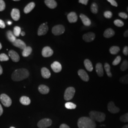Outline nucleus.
Here are the masks:
<instances>
[{
  "mask_svg": "<svg viewBox=\"0 0 128 128\" xmlns=\"http://www.w3.org/2000/svg\"><path fill=\"white\" fill-rule=\"evenodd\" d=\"M29 72L25 68H20L15 70L12 75L14 81H20L27 78L29 76Z\"/></svg>",
  "mask_w": 128,
  "mask_h": 128,
  "instance_id": "obj_1",
  "label": "nucleus"
},
{
  "mask_svg": "<svg viewBox=\"0 0 128 128\" xmlns=\"http://www.w3.org/2000/svg\"><path fill=\"white\" fill-rule=\"evenodd\" d=\"M78 126L79 128H96V122L90 117H82L78 120Z\"/></svg>",
  "mask_w": 128,
  "mask_h": 128,
  "instance_id": "obj_2",
  "label": "nucleus"
},
{
  "mask_svg": "<svg viewBox=\"0 0 128 128\" xmlns=\"http://www.w3.org/2000/svg\"><path fill=\"white\" fill-rule=\"evenodd\" d=\"M90 118L93 120L102 122L104 121L106 115L104 112L96 110H92L89 112Z\"/></svg>",
  "mask_w": 128,
  "mask_h": 128,
  "instance_id": "obj_3",
  "label": "nucleus"
},
{
  "mask_svg": "<svg viewBox=\"0 0 128 128\" xmlns=\"http://www.w3.org/2000/svg\"><path fill=\"white\" fill-rule=\"evenodd\" d=\"M76 92L75 89L73 87H69L66 89L64 94V99L66 101H70L73 99Z\"/></svg>",
  "mask_w": 128,
  "mask_h": 128,
  "instance_id": "obj_4",
  "label": "nucleus"
},
{
  "mask_svg": "<svg viewBox=\"0 0 128 128\" xmlns=\"http://www.w3.org/2000/svg\"><path fill=\"white\" fill-rule=\"evenodd\" d=\"M0 100L2 104L6 107H9L12 105V101L11 99L6 94H3L0 96Z\"/></svg>",
  "mask_w": 128,
  "mask_h": 128,
  "instance_id": "obj_5",
  "label": "nucleus"
},
{
  "mask_svg": "<svg viewBox=\"0 0 128 128\" xmlns=\"http://www.w3.org/2000/svg\"><path fill=\"white\" fill-rule=\"evenodd\" d=\"M52 123L51 120L45 118L40 120L38 123L37 126L39 128H46L51 126Z\"/></svg>",
  "mask_w": 128,
  "mask_h": 128,
  "instance_id": "obj_6",
  "label": "nucleus"
},
{
  "mask_svg": "<svg viewBox=\"0 0 128 128\" xmlns=\"http://www.w3.org/2000/svg\"><path fill=\"white\" fill-rule=\"evenodd\" d=\"M65 28L62 25H58L53 27L52 29V33L56 36L60 35L64 33Z\"/></svg>",
  "mask_w": 128,
  "mask_h": 128,
  "instance_id": "obj_7",
  "label": "nucleus"
},
{
  "mask_svg": "<svg viewBox=\"0 0 128 128\" xmlns=\"http://www.w3.org/2000/svg\"><path fill=\"white\" fill-rule=\"evenodd\" d=\"M107 108L108 111L113 114H117L119 112L120 110V108L115 105L114 102L113 101H110L108 103Z\"/></svg>",
  "mask_w": 128,
  "mask_h": 128,
  "instance_id": "obj_8",
  "label": "nucleus"
},
{
  "mask_svg": "<svg viewBox=\"0 0 128 128\" xmlns=\"http://www.w3.org/2000/svg\"><path fill=\"white\" fill-rule=\"evenodd\" d=\"M96 38V35L92 32H88L82 36V39L84 41L87 42H90L94 41Z\"/></svg>",
  "mask_w": 128,
  "mask_h": 128,
  "instance_id": "obj_9",
  "label": "nucleus"
},
{
  "mask_svg": "<svg viewBox=\"0 0 128 128\" xmlns=\"http://www.w3.org/2000/svg\"><path fill=\"white\" fill-rule=\"evenodd\" d=\"M48 27L45 23H43L38 28V35L40 36L44 35L46 34L48 32Z\"/></svg>",
  "mask_w": 128,
  "mask_h": 128,
  "instance_id": "obj_10",
  "label": "nucleus"
},
{
  "mask_svg": "<svg viewBox=\"0 0 128 128\" xmlns=\"http://www.w3.org/2000/svg\"><path fill=\"white\" fill-rule=\"evenodd\" d=\"M53 53V50L50 46H45L42 50V55L44 58H48L52 56Z\"/></svg>",
  "mask_w": 128,
  "mask_h": 128,
  "instance_id": "obj_11",
  "label": "nucleus"
},
{
  "mask_svg": "<svg viewBox=\"0 0 128 128\" xmlns=\"http://www.w3.org/2000/svg\"><path fill=\"white\" fill-rule=\"evenodd\" d=\"M78 74L81 79L84 82H88L89 80V77L85 70L80 69L78 71Z\"/></svg>",
  "mask_w": 128,
  "mask_h": 128,
  "instance_id": "obj_12",
  "label": "nucleus"
},
{
  "mask_svg": "<svg viewBox=\"0 0 128 128\" xmlns=\"http://www.w3.org/2000/svg\"><path fill=\"white\" fill-rule=\"evenodd\" d=\"M51 68L55 73H59L62 70L61 64L57 61H55L51 64Z\"/></svg>",
  "mask_w": 128,
  "mask_h": 128,
  "instance_id": "obj_13",
  "label": "nucleus"
},
{
  "mask_svg": "<svg viewBox=\"0 0 128 128\" xmlns=\"http://www.w3.org/2000/svg\"><path fill=\"white\" fill-rule=\"evenodd\" d=\"M68 20L70 23H75L77 22L78 15L74 12H71L67 16Z\"/></svg>",
  "mask_w": 128,
  "mask_h": 128,
  "instance_id": "obj_14",
  "label": "nucleus"
},
{
  "mask_svg": "<svg viewBox=\"0 0 128 128\" xmlns=\"http://www.w3.org/2000/svg\"><path fill=\"white\" fill-rule=\"evenodd\" d=\"M9 55L12 60L14 62H17L20 60L18 54L15 51L11 50L9 52Z\"/></svg>",
  "mask_w": 128,
  "mask_h": 128,
  "instance_id": "obj_15",
  "label": "nucleus"
},
{
  "mask_svg": "<svg viewBox=\"0 0 128 128\" xmlns=\"http://www.w3.org/2000/svg\"><path fill=\"white\" fill-rule=\"evenodd\" d=\"M14 46L22 50H24L26 47V45L24 41L20 40V39H16V40L12 43Z\"/></svg>",
  "mask_w": 128,
  "mask_h": 128,
  "instance_id": "obj_16",
  "label": "nucleus"
},
{
  "mask_svg": "<svg viewBox=\"0 0 128 128\" xmlns=\"http://www.w3.org/2000/svg\"><path fill=\"white\" fill-rule=\"evenodd\" d=\"M12 18L15 21H18L20 18V12L17 9H13L11 12Z\"/></svg>",
  "mask_w": 128,
  "mask_h": 128,
  "instance_id": "obj_17",
  "label": "nucleus"
},
{
  "mask_svg": "<svg viewBox=\"0 0 128 128\" xmlns=\"http://www.w3.org/2000/svg\"><path fill=\"white\" fill-rule=\"evenodd\" d=\"M80 18L82 20V23L86 26H89L91 24V20L87 17L86 15L83 14H81L80 15Z\"/></svg>",
  "mask_w": 128,
  "mask_h": 128,
  "instance_id": "obj_18",
  "label": "nucleus"
},
{
  "mask_svg": "<svg viewBox=\"0 0 128 128\" xmlns=\"http://www.w3.org/2000/svg\"><path fill=\"white\" fill-rule=\"evenodd\" d=\"M96 69L97 74L99 77H102L104 76V69L102 67V65L101 63H98L96 64Z\"/></svg>",
  "mask_w": 128,
  "mask_h": 128,
  "instance_id": "obj_19",
  "label": "nucleus"
},
{
  "mask_svg": "<svg viewBox=\"0 0 128 128\" xmlns=\"http://www.w3.org/2000/svg\"><path fill=\"white\" fill-rule=\"evenodd\" d=\"M114 30L112 28H107L104 33V36L106 38H110L114 36L115 35Z\"/></svg>",
  "mask_w": 128,
  "mask_h": 128,
  "instance_id": "obj_20",
  "label": "nucleus"
},
{
  "mask_svg": "<svg viewBox=\"0 0 128 128\" xmlns=\"http://www.w3.org/2000/svg\"><path fill=\"white\" fill-rule=\"evenodd\" d=\"M46 5L50 9H55L57 6V3L54 0H45L44 1Z\"/></svg>",
  "mask_w": 128,
  "mask_h": 128,
  "instance_id": "obj_21",
  "label": "nucleus"
},
{
  "mask_svg": "<svg viewBox=\"0 0 128 128\" xmlns=\"http://www.w3.org/2000/svg\"><path fill=\"white\" fill-rule=\"evenodd\" d=\"M41 75L45 79H48L50 77L51 73L50 70L46 68H43L41 70Z\"/></svg>",
  "mask_w": 128,
  "mask_h": 128,
  "instance_id": "obj_22",
  "label": "nucleus"
},
{
  "mask_svg": "<svg viewBox=\"0 0 128 128\" xmlns=\"http://www.w3.org/2000/svg\"><path fill=\"white\" fill-rule=\"evenodd\" d=\"M38 91L43 94H48L50 92V88L45 85L41 84L40 85L38 88Z\"/></svg>",
  "mask_w": 128,
  "mask_h": 128,
  "instance_id": "obj_23",
  "label": "nucleus"
},
{
  "mask_svg": "<svg viewBox=\"0 0 128 128\" xmlns=\"http://www.w3.org/2000/svg\"><path fill=\"white\" fill-rule=\"evenodd\" d=\"M35 6V4L34 2H31L25 7L24 9V12L26 14H28L34 8Z\"/></svg>",
  "mask_w": 128,
  "mask_h": 128,
  "instance_id": "obj_24",
  "label": "nucleus"
},
{
  "mask_svg": "<svg viewBox=\"0 0 128 128\" xmlns=\"http://www.w3.org/2000/svg\"><path fill=\"white\" fill-rule=\"evenodd\" d=\"M84 65L87 71L92 72L93 70V66L91 61L90 60L86 59L84 61Z\"/></svg>",
  "mask_w": 128,
  "mask_h": 128,
  "instance_id": "obj_25",
  "label": "nucleus"
},
{
  "mask_svg": "<svg viewBox=\"0 0 128 128\" xmlns=\"http://www.w3.org/2000/svg\"><path fill=\"white\" fill-rule=\"evenodd\" d=\"M20 101L22 104L24 105H29L31 102L30 99L28 97L25 96L21 97L20 99Z\"/></svg>",
  "mask_w": 128,
  "mask_h": 128,
  "instance_id": "obj_26",
  "label": "nucleus"
},
{
  "mask_svg": "<svg viewBox=\"0 0 128 128\" xmlns=\"http://www.w3.org/2000/svg\"><path fill=\"white\" fill-rule=\"evenodd\" d=\"M6 35H7V37L8 40L10 42L13 43L16 40V38L14 36V33L12 31H10V30L7 31L6 33Z\"/></svg>",
  "mask_w": 128,
  "mask_h": 128,
  "instance_id": "obj_27",
  "label": "nucleus"
},
{
  "mask_svg": "<svg viewBox=\"0 0 128 128\" xmlns=\"http://www.w3.org/2000/svg\"><path fill=\"white\" fill-rule=\"evenodd\" d=\"M32 51V48L30 46H27L24 50H23L22 55L24 57H27L30 55Z\"/></svg>",
  "mask_w": 128,
  "mask_h": 128,
  "instance_id": "obj_28",
  "label": "nucleus"
},
{
  "mask_svg": "<svg viewBox=\"0 0 128 128\" xmlns=\"http://www.w3.org/2000/svg\"><path fill=\"white\" fill-rule=\"evenodd\" d=\"M120 50V48L118 46H112L110 48L109 51L112 55H116L118 53Z\"/></svg>",
  "mask_w": 128,
  "mask_h": 128,
  "instance_id": "obj_29",
  "label": "nucleus"
},
{
  "mask_svg": "<svg viewBox=\"0 0 128 128\" xmlns=\"http://www.w3.org/2000/svg\"><path fill=\"white\" fill-rule=\"evenodd\" d=\"M104 68L109 78H111L112 76V74L110 72V64L107 63H105Z\"/></svg>",
  "mask_w": 128,
  "mask_h": 128,
  "instance_id": "obj_30",
  "label": "nucleus"
},
{
  "mask_svg": "<svg viewBox=\"0 0 128 128\" xmlns=\"http://www.w3.org/2000/svg\"><path fill=\"white\" fill-rule=\"evenodd\" d=\"M91 10L94 14H96L98 12V6L96 2H93L91 5Z\"/></svg>",
  "mask_w": 128,
  "mask_h": 128,
  "instance_id": "obj_31",
  "label": "nucleus"
},
{
  "mask_svg": "<svg viewBox=\"0 0 128 128\" xmlns=\"http://www.w3.org/2000/svg\"><path fill=\"white\" fill-rule=\"evenodd\" d=\"M128 68V61L126 60H125L121 64L120 66V69L122 71H126Z\"/></svg>",
  "mask_w": 128,
  "mask_h": 128,
  "instance_id": "obj_32",
  "label": "nucleus"
},
{
  "mask_svg": "<svg viewBox=\"0 0 128 128\" xmlns=\"http://www.w3.org/2000/svg\"><path fill=\"white\" fill-rule=\"evenodd\" d=\"M21 28L18 26H15L14 28V34L15 37H18L20 35Z\"/></svg>",
  "mask_w": 128,
  "mask_h": 128,
  "instance_id": "obj_33",
  "label": "nucleus"
},
{
  "mask_svg": "<svg viewBox=\"0 0 128 128\" xmlns=\"http://www.w3.org/2000/svg\"><path fill=\"white\" fill-rule=\"evenodd\" d=\"M65 107L68 109H74L76 107V105L71 102H68L65 104Z\"/></svg>",
  "mask_w": 128,
  "mask_h": 128,
  "instance_id": "obj_34",
  "label": "nucleus"
},
{
  "mask_svg": "<svg viewBox=\"0 0 128 128\" xmlns=\"http://www.w3.org/2000/svg\"><path fill=\"white\" fill-rule=\"evenodd\" d=\"M119 81L123 84H128V74L120 78Z\"/></svg>",
  "mask_w": 128,
  "mask_h": 128,
  "instance_id": "obj_35",
  "label": "nucleus"
},
{
  "mask_svg": "<svg viewBox=\"0 0 128 128\" xmlns=\"http://www.w3.org/2000/svg\"><path fill=\"white\" fill-rule=\"evenodd\" d=\"M120 120L121 122H128V112L121 116L120 118Z\"/></svg>",
  "mask_w": 128,
  "mask_h": 128,
  "instance_id": "obj_36",
  "label": "nucleus"
},
{
  "mask_svg": "<svg viewBox=\"0 0 128 128\" xmlns=\"http://www.w3.org/2000/svg\"><path fill=\"white\" fill-rule=\"evenodd\" d=\"M114 24L115 25L118 27H122L124 26V22L120 20H116L114 21Z\"/></svg>",
  "mask_w": 128,
  "mask_h": 128,
  "instance_id": "obj_37",
  "label": "nucleus"
},
{
  "mask_svg": "<svg viewBox=\"0 0 128 128\" xmlns=\"http://www.w3.org/2000/svg\"><path fill=\"white\" fill-rule=\"evenodd\" d=\"M9 60L8 56L5 54H0V61H6Z\"/></svg>",
  "mask_w": 128,
  "mask_h": 128,
  "instance_id": "obj_38",
  "label": "nucleus"
},
{
  "mask_svg": "<svg viewBox=\"0 0 128 128\" xmlns=\"http://www.w3.org/2000/svg\"><path fill=\"white\" fill-rule=\"evenodd\" d=\"M120 61H121V57H120V56H118L115 58L114 61L112 62V64L114 66H117L120 62Z\"/></svg>",
  "mask_w": 128,
  "mask_h": 128,
  "instance_id": "obj_39",
  "label": "nucleus"
},
{
  "mask_svg": "<svg viewBox=\"0 0 128 128\" xmlns=\"http://www.w3.org/2000/svg\"><path fill=\"white\" fill-rule=\"evenodd\" d=\"M104 15L106 18H110L112 17V14L110 11L107 10V11H105V12H104Z\"/></svg>",
  "mask_w": 128,
  "mask_h": 128,
  "instance_id": "obj_40",
  "label": "nucleus"
},
{
  "mask_svg": "<svg viewBox=\"0 0 128 128\" xmlns=\"http://www.w3.org/2000/svg\"><path fill=\"white\" fill-rule=\"evenodd\" d=\"M6 5L4 2L3 0H0V12L3 11L5 8Z\"/></svg>",
  "mask_w": 128,
  "mask_h": 128,
  "instance_id": "obj_41",
  "label": "nucleus"
},
{
  "mask_svg": "<svg viewBox=\"0 0 128 128\" xmlns=\"http://www.w3.org/2000/svg\"><path fill=\"white\" fill-rule=\"evenodd\" d=\"M119 16L122 18L124 19H127L128 18V15L125 12H120L119 14Z\"/></svg>",
  "mask_w": 128,
  "mask_h": 128,
  "instance_id": "obj_42",
  "label": "nucleus"
},
{
  "mask_svg": "<svg viewBox=\"0 0 128 128\" xmlns=\"http://www.w3.org/2000/svg\"><path fill=\"white\" fill-rule=\"evenodd\" d=\"M107 1L109 2L112 6H114L115 7H118V4L115 0H108Z\"/></svg>",
  "mask_w": 128,
  "mask_h": 128,
  "instance_id": "obj_43",
  "label": "nucleus"
},
{
  "mask_svg": "<svg viewBox=\"0 0 128 128\" xmlns=\"http://www.w3.org/2000/svg\"><path fill=\"white\" fill-rule=\"evenodd\" d=\"M123 53L124 55L127 56L128 55V46H124L123 50Z\"/></svg>",
  "mask_w": 128,
  "mask_h": 128,
  "instance_id": "obj_44",
  "label": "nucleus"
},
{
  "mask_svg": "<svg viewBox=\"0 0 128 128\" xmlns=\"http://www.w3.org/2000/svg\"><path fill=\"white\" fill-rule=\"evenodd\" d=\"M88 0H79L78 2L80 4H82L86 5L88 2Z\"/></svg>",
  "mask_w": 128,
  "mask_h": 128,
  "instance_id": "obj_45",
  "label": "nucleus"
},
{
  "mask_svg": "<svg viewBox=\"0 0 128 128\" xmlns=\"http://www.w3.org/2000/svg\"><path fill=\"white\" fill-rule=\"evenodd\" d=\"M0 28H5L4 22L2 20H0Z\"/></svg>",
  "mask_w": 128,
  "mask_h": 128,
  "instance_id": "obj_46",
  "label": "nucleus"
},
{
  "mask_svg": "<svg viewBox=\"0 0 128 128\" xmlns=\"http://www.w3.org/2000/svg\"><path fill=\"white\" fill-rule=\"evenodd\" d=\"M60 128H70L68 125L66 124H62L60 126Z\"/></svg>",
  "mask_w": 128,
  "mask_h": 128,
  "instance_id": "obj_47",
  "label": "nucleus"
},
{
  "mask_svg": "<svg viewBox=\"0 0 128 128\" xmlns=\"http://www.w3.org/2000/svg\"><path fill=\"white\" fill-rule=\"evenodd\" d=\"M3 114V109L2 106V105L0 104V116Z\"/></svg>",
  "mask_w": 128,
  "mask_h": 128,
  "instance_id": "obj_48",
  "label": "nucleus"
},
{
  "mask_svg": "<svg viewBox=\"0 0 128 128\" xmlns=\"http://www.w3.org/2000/svg\"><path fill=\"white\" fill-rule=\"evenodd\" d=\"M124 37H128V29L124 32Z\"/></svg>",
  "mask_w": 128,
  "mask_h": 128,
  "instance_id": "obj_49",
  "label": "nucleus"
},
{
  "mask_svg": "<svg viewBox=\"0 0 128 128\" xmlns=\"http://www.w3.org/2000/svg\"><path fill=\"white\" fill-rule=\"evenodd\" d=\"M3 72V70H2V68L1 66L0 65V75H1Z\"/></svg>",
  "mask_w": 128,
  "mask_h": 128,
  "instance_id": "obj_50",
  "label": "nucleus"
},
{
  "mask_svg": "<svg viewBox=\"0 0 128 128\" xmlns=\"http://www.w3.org/2000/svg\"><path fill=\"white\" fill-rule=\"evenodd\" d=\"M20 34H21V35L22 36H24L25 35V32H22L21 33H20Z\"/></svg>",
  "mask_w": 128,
  "mask_h": 128,
  "instance_id": "obj_51",
  "label": "nucleus"
},
{
  "mask_svg": "<svg viewBox=\"0 0 128 128\" xmlns=\"http://www.w3.org/2000/svg\"><path fill=\"white\" fill-rule=\"evenodd\" d=\"M122 128H128V124L127 125H126L125 126H124V127Z\"/></svg>",
  "mask_w": 128,
  "mask_h": 128,
  "instance_id": "obj_52",
  "label": "nucleus"
},
{
  "mask_svg": "<svg viewBox=\"0 0 128 128\" xmlns=\"http://www.w3.org/2000/svg\"><path fill=\"white\" fill-rule=\"evenodd\" d=\"M8 24L9 25H12V22H10V21H9V22H8Z\"/></svg>",
  "mask_w": 128,
  "mask_h": 128,
  "instance_id": "obj_53",
  "label": "nucleus"
},
{
  "mask_svg": "<svg viewBox=\"0 0 128 128\" xmlns=\"http://www.w3.org/2000/svg\"><path fill=\"white\" fill-rule=\"evenodd\" d=\"M2 48V45L1 43H0V50Z\"/></svg>",
  "mask_w": 128,
  "mask_h": 128,
  "instance_id": "obj_54",
  "label": "nucleus"
},
{
  "mask_svg": "<svg viewBox=\"0 0 128 128\" xmlns=\"http://www.w3.org/2000/svg\"><path fill=\"white\" fill-rule=\"evenodd\" d=\"M10 128H14V127H10Z\"/></svg>",
  "mask_w": 128,
  "mask_h": 128,
  "instance_id": "obj_55",
  "label": "nucleus"
},
{
  "mask_svg": "<svg viewBox=\"0 0 128 128\" xmlns=\"http://www.w3.org/2000/svg\"><path fill=\"white\" fill-rule=\"evenodd\" d=\"M14 1H18V0H14Z\"/></svg>",
  "mask_w": 128,
  "mask_h": 128,
  "instance_id": "obj_56",
  "label": "nucleus"
},
{
  "mask_svg": "<svg viewBox=\"0 0 128 128\" xmlns=\"http://www.w3.org/2000/svg\"><path fill=\"white\" fill-rule=\"evenodd\" d=\"M127 12H128V7H127Z\"/></svg>",
  "mask_w": 128,
  "mask_h": 128,
  "instance_id": "obj_57",
  "label": "nucleus"
}]
</instances>
